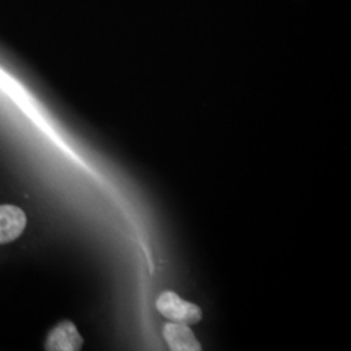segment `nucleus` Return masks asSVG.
<instances>
[{"label": "nucleus", "instance_id": "nucleus-1", "mask_svg": "<svg viewBox=\"0 0 351 351\" xmlns=\"http://www.w3.org/2000/svg\"><path fill=\"white\" fill-rule=\"evenodd\" d=\"M156 308L172 323L191 326L199 323L203 317L201 308L195 303L182 300L173 291H163L156 301Z\"/></svg>", "mask_w": 351, "mask_h": 351}, {"label": "nucleus", "instance_id": "nucleus-2", "mask_svg": "<svg viewBox=\"0 0 351 351\" xmlns=\"http://www.w3.org/2000/svg\"><path fill=\"white\" fill-rule=\"evenodd\" d=\"M26 226L25 213L11 204L0 206V245L19 239Z\"/></svg>", "mask_w": 351, "mask_h": 351}, {"label": "nucleus", "instance_id": "nucleus-3", "mask_svg": "<svg viewBox=\"0 0 351 351\" xmlns=\"http://www.w3.org/2000/svg\"><path fill=\"white\" fill-rule=\"evenodd\" d=\"M84 345V339L77 328L71 322H63L55 326L46 341V350H80Z\"/></svg>", "mask_w": 351, "mask_h": 351}, {"label": "nucleus", "instance_id": "nucleus-4", "mask_svg": "<svg viewBox=\"0 0 351 351\" xmlns=\"http://www.w3.org/2000/svg\"><path fill=\"white\" fill-rule=\"evenodd\" d=\"M164 339L169 349L173 351L202 350L201 343L197 341L188 324L168 323L164 326Z\"/></svg>", "mask_w": 351, "mask_h": 351}]
</instances>
